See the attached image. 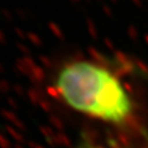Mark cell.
I'll use <instances>...</instances> for the list:
<instances>
[{
  "instance_id": "7a4b0ae2",
  "label": "cell",
  "mask_w": 148,
  "mask_h": 148,
  "mask_svg": "<svg viewBox=\"0 0 148 148\" xmlns=\"http://www.w3.org/2000/svg\"><path fill=\"white\" fill-rule=\"evenodd\" d=\"M82 148H103V147H98V146H86V147H82Z\"/></svg>"
},
{
  "instance_id": "6da1fadb",
  "label": "cell",
  "mask_w": 148,
  "mask_h": 148,
  "mask_svg": "<svg viewBox=\"0 0 148 148\" xmlns=\"http://www.w3.org/2000/svg\"><path fill=\"white\" fill-rule=\"evenodd\" d=\"M54 88L72 109L105 122L123 123L132 112V101L122 83L98 64H67L59 71Z\"/></svg>"
}]
</instances>
